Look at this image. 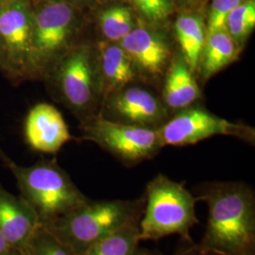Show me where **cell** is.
<instances>
[{
    "label": "cell",
    "instance_id": "obj_1",
    "mask_svg": "<svg viewBox=\"0 0 255 255\" xmlns=\"http://www.w3.org/2000/svg\"><path fill=\"white\" fill-rule=\"evenodd\" d=\"M195 197L208 207L200 248L218 255H243L255 251V195L249 185L207 182Z\"/></svg>",
    "mask_w": 255,
    "mask_h": 255
},
{
    "label": "cell",
    "instance_id": "obj_2",
    "mask_svg": "<svg viewBox=\"0 0 255 255\" xmlns=\"http://www.w3.org/2000/svg\"><path fill=\"white\" fill-rule=\"evenodd\" d=\"M0 160L15 179L20 198L46 226L89 199L74 183L55 159L21 165L0 148Z\"/></svg>",
    "mask_w": 255,
    "mask_h": 255
},
{
    "label": "cell",
    "instance_id": "obj_3",
    "mask_svg": "<svg viewBox=\"0 0 255 255\" xmlns=\"http://www.w3.org/2000/svg\"><path fill=\"white\" fill-rule=\"evenodd\" d=\"M144 203V198L132 201L88 200L43 227L75 255H82L119 229L139 222L143 215Z\"/></svg>",
    "mask_w": 255,
    "mask_h": 255
},
{
    "label": "cell",
    "instance_id": "obj_4",
    "mask_svg": "<svg viewBox=\"0 0 255 255\" xmlns=\"http://www.w3.org/2000/svg\"><path fill=\"white\" fill-rule=\"evenodd\" d=\"M144 210L139 221L141 241L158 240L179 235L193 243L190 231L200 223L196 215V197L183 183L158 174L146 184Z\"/></svg>",
    "mask_w": 255,
    "mask_h": 255
},
{
    "label": "cell",
    "instance_id": "obj_5",
    "mask_svg": "<svg viewBox=\"0 0 255 255\" xmlns=\"http://www.w3.org/2000/svg\"><path fill=\"white\" fill-rule=\"evenodd\" d=\"M45 80L51 82L57 97L81 122L97 116L102 92L95 46L76 43L53 64Z\"/></svg>",
    "mask_w": 255,
    "mask_h": 255
},
{
    "label": "cell",
    "instance_id": "obj_6",
    "mask_svg": "<svg viewBox=\"0 0 255 255\" xmlns=\"http://www.w3.org/2000/svg\"><path fill=\"white\" fill-rule=\"evenodd\" d=\"M32 68L34 80L46 77L53 64L78 41L73 7L50 0L32 11Z\"/></svg>",
    "mask_w": 255,
    "mask_h": 255
},
{
    "label": "cell",
    "instance_id": "obj_7",
    "mask_svg": "<svg viewBox=\"0 0 255 255\" xmlns=\"http://www.w3.org/2000/svg\"><path fill=\"white\" fill-rule=\"evenodd\" d=\"M82 140L90 141L132 165L154 157L163 147L157 128L140 127L94 116L81 123Z\"/></svg>",
    "mask_w": 255,
    "mask_h": 255
},
{
    "label": "cell",
    "instance_id": "obj_8",
    "mask_svg": "<svg viewBox=\"0 0 255 255\" xmlns=\"http://www.w3.org/2000/svg\"><path fill=\"white\" fill-rule=\"evenodd\" d=\"M32 10L25 0H6L0 5V57L3 74L14 83L34 80Z\"/></svg>",
    "mask_w": 255,
    "mask_h": 255
},
{
    "label": "cell",
    "instance_id": "obj_9",
    "mask_svg": "<svg viewBox=\"0 0 255 255\" xmlns=\"http://www.w3.org/2000/svg\"><path fill=\"white\" fill-rule=\"evenodd\" d=\"M163 147L165 146H183L194 145L210 137L217 135L233 136L254 144L255 128L237 124L201 107L182 109L173 119L157 128Z\"/></svg>",
    "mask_w": 255,
    "mask_h": 255
},
{
    "label": "cell",
    "instance_id": "obj_10",
    "mask_svg": "<svg viewBox=\"0 0 255 255\" xmlns=\"http://www.w3.org/2000/svg\"><path fill=\"white\" fill-rule=\"evenodd\" d=\"M138 75L147 79L164 76L173 51L164 33L152 27L138 25L120 43Z\"/></svg>",
    "mask_w": 255,
    "mask_h": 255
},
{
    "label": "cell",
    "instance_id": "obj_11",
    "mask_svg": "<svg viewBox=\"0 0 255 255\" xmlns=\"http://www.w3.org/2000/svg\"><path fill=\"white\" fill-rule=\"evenodd\" d=\"M107 101V111L117 118L115 121L140 127L157 128L164 123L166 112L152 93L139 86L120 89L111 95Z\"/></svg>",
    "mask_w": 255,
    "mask_h": 255
},
{
    "label": "cell",
    "instance_id": "obj_12",
    "mask_svg": "<svg viewBox=\"0 0 255 255\" xmlns=\"http://www.w3.org/2000/svg\"><path fill=\"white\" fill-rule=\"evenodd\" d=\"M24 137L30 148L46 154L57 153L72 139L62 114L47 103H38L28 111Z\"/></svg>",
    "mask_w": 255,
    "mask_h": 255
},
{
    "label": "cell",
    "instance_id": "obj_13",
    "mask_svg": "<svg viewBox=\"0 0 255 255\" xmlns=\"http://www.w3.org/2000/svg\"><path fill=\"white\" fill-rule=\"evenodd\" d=\"M40 226L36 215L27 203L0 183V234L9 246L24 252Z\"/></svg>",
    "mask_w": 255,
    "mask_h": 255
},
{
    "label": "cell",
    "instance_id": "obj_14",
    "mask_svg": "<svg viewBox=\"0 0 255 255\" xmlns=\"http://www.w3.org/2000/svg\"><path fill=\"white\" fill-rule=\"evenodd\" d=\"M102 99L134 82L138 73L129 57L119 43L99 41L96 44Z\"/></svg>",
    "mask_w": 255,
    "mask_h": 255
},
{
    "label": "cell",
    "instance_id": "obj_15",
    "mask_svg": "<svg viewBox=\"0 0 255 255\" xmlns=\"http://www.w3.org/2000/svg\"><path fill=\"white\" fill-rule=\"evenodd\" d=\"M201 91L196 75L181 53L174 55L164 74L163 101L165 108L185 109L200 100Z\"/></svg>",
    "mask_w": 255,
    "mask_h": 255
},
{
    "label": "cell",
    "instance_id": "obj_16",
    "mask_svg": "<svg viewBox=\"0 0 255 255\" xmlns=\"http://www.w3.org/2000/svg\"><path fill=\"white\" fill-rule=\"evenodd\" d=\"M243 46L237 42L223 28L207 34L201 52L197 74L203 81L220 72L238 60Z\"/></svg>",
    "mask_w": 255,
    "mask_h": 255
},
{
    "label": "cell",
    "instance_id": "obj_17",
    "mask_svg": "<svg viewBox=\"0 0 255 255\" xmlns=\"http://www.w3.org/2000/svg\"><path fill=\"white\" fill-rule=\"evenodd\" d=\"M175 37L181 55L193 73L197 75L201 52L207 37L205 22L201 16L182 13L176 19Z\"/></svg>",
    "mask_w": 255,
    "mask_h": 255
},
{
    "label": "cell",
    "instance_id": "obj_18",
    "mask_svg": "<svg viewBox=\"0 0 255 255\" xmlns=\"http://www.w3.org/2000/svg\"><path fill=\"white\" fill-rule=\"evenodd\" d=\"M139 222L119 229L82 255H139Z\"/></svg>",
    "mask_w": 255,
    "mask_h": 255
},
{
    "label": "cell",
    "instance_id": "obj_19",
    "mask_svg": "<svg viewBox=\"0 0 255 255\" xmlns=\"http://www.w3.org/2000/svg\"><path fill=\"white\" fill-rule=\"evenodd\" d=\"M136 25L132 11L125 5H113L101 10L99 28L104 41L120 43Z\"/></svg>",
    "mask_w": 255,
    "mask_h": 255
},
{
    "label": "cell",
    "instance_id": "obj_20",
    "mask_svg": "<svg viewBox=\"0 0 255 255\" xmlns=\"http://www.w3.org/2000/svg\"><path fill=\"white\" fill-rule=\"evenodd\" d=\"M255 27V1L244 0L229 14L225 29L240 45L244 46Z\"/></svg>",
    "mask_w": 255,
    "mask_h": 255
},
{
    "label": "cell",
    "instance_id": "obj_21",
    "mask_svg": "<svg viewBox=\"0 0 255 255\" xmlns=\"http://www.w3.org/2000/svg\"><path fill=\"white\" fill-rule=\"evenodd\" d=\"M24 252L27 255H76L43 226L35 231Z\"/></svg>",
    "mask_w": 255,
    "mask_h": 255
},
{
    "label": "cell",
    "instance_id": "obj_22",
    "mask_svg": "<svg viewBox=\"0 0 255 255\" xmlns=\"http://www.w3.org/2000/svg\"><path fill=\"white\" fill-rule=\"evenodd\" d=\"M131 2L139 13L151 24L163 23L174 9L169 0H131Z\"/></svg>",
    "mask_w": 255,
    "mask_h": 255
},
{
    "label": "cell",
    "instance_id": "obj_23",
    "mask_svg": "<svg viewBox=\"0 0 255 255\" xmlns=\"http://www.w3.org/2000/svg\"><path fill=\"white\" fill-rule=\"evenodd\" d=\"M244 0H212L205 23L207 34L225 28L230 12Z\"/></svg>",
    "mask_w": 255,
    "mask_h": 255
},
{
    "label": "cell",
    "instance_id": "obj_24",
    "mask_svg": "<svg viewBox=\"0 0 255 255\" xmlns=\"http://www.w3.org/2000/svg\"><path fill=\"white\" fill-rule=\"evenodd\" d=\"M176 255H218L207 251L202 250L199 245H195L194 243H189V246L184 247Z\"/></svg>",
    "mask_w": 255,
    "mask_h": 255
},
{
    "label": "cell",
    "instance_id": "obj_25",
    "mask_svg": "<svg viewBox=\"0 0 255 255\" xmlns=\"http://www.w3.org/2000/svg\"><path fill=\"white\" fill-rule=\"evenodd\" d=\"M10 249H12V248L9 246V244L5 239V237L0 234V255H8Z\"/></svg>",
    "mask_w": 255,
    "mask_h": 255
},
{
    "label": "cell",
    "instance_id": "obj_26",
    "mask_svg": "<svg viewBox=\"0 0 255 255\" xmlns=\"http://www.w3.org/2000/svg\"><path fill=\"white\" fill-rule=\"evenodd\" d=\"M139 255H163L158 252H152V251H147V250H143L141 249Z\"/></svg>",
    "mask_w": 255,
    "mask_h": 255
},
{
    "label": "cell",
    "instance_id": "obj_27",
    "mask_svg": "<svg viewBox=\"0 0 255 255\" xmlns=\"http://www.w3.org/2000/svg\"><path fill=\"white\" fill-rule=\"evenodd\" d=\"M7 255H27V254L23 251L20 250H16V249H10L9 254Z\"/></svg>",
    "mask_w": 255,
    "mask_h": 255
},
{
    "label": "cell",
    "instance_id": "obj_28",
    "mask_svg": "<svg viewBox=\"0 0 255 255\" xmlns=\"http://www.w3.org/2000/svg\"><path fill=\"white\" fill-rule=\"evenodd\" d=\"M170 1V3L172 4V6L174 7V3H179V4H184V3H186L187 1H189V0H169Z\"/></svg>",
    "mask_w": 255,
    "mask_h": 255
},
{
    "label": "cell",
    "instance_id": "obj_29",
    "mask_svg": "<svg viewBox=\"0 0 255 255\" xmlns=\"http://www.w3.org/2000/svg\"><path fill=\"white\" fill-rule=\"evenodd\" d=\"M0 73L3 74V66H2V62H1V57H0Z\"/></svg>",
    "mask_w": 255,
    "mask_h": 255
},
{
    "label": "cell",
    "instance_id": "obj_30",
    "mask_svg": "<svg viewBox=\"0 0 255 255\" xmlns=\"http://www.w3.org/2000/svg\"><path fill=\"white\" fill-rule=\"evenodd\" d=\"M255 255V251H252V252H250V253H248V254H245V255Z\"/></svg>",
    "mask_w": 255,
    "mask_h": 255
},
{
    "label": "cell",
    "instance_id": "obj_31",
    "mask_svg": "<svg viewBox=\"0 0 255 255\" xmlns=\"http://www.w3.org/2000/svg\"><path fill=\"white\" fill-rule=\"evenodd\" d=\"M5 1H6V0H0V5H1L3 2H5Z\"/></svg>",
    "mask_w": 255,
    "mask_h": 255
},
{
    "label": "cell",
    "instance_id": "obj_32",
    "mask_svg": "<svg viewBox=\"0 0 255 255\" xmlns=\"http://www.w3.org/2000/svg\"><path fill=\"white\" fill-rule=\"evenodd\" d=\"M63 1H64V2H67V3H68V1H72V0H63Z\"/></svg>",
    "mask_w": 255,
    "mask_h": 255
}]
</instances>
